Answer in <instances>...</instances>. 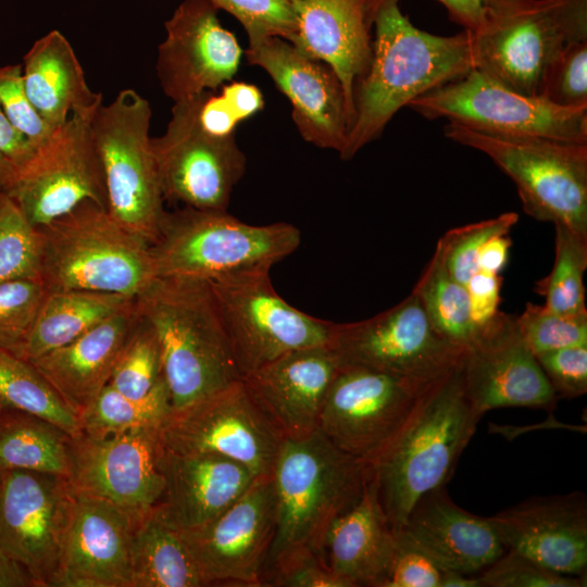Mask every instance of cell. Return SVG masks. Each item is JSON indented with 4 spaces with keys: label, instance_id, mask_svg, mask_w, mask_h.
I'll list each match as a JSON object with an SVG mask.
<instances>
[{
    "label": "cell",
    "instance_id": "1",
    "mask_svg": "<svg viewBox=\"0 0 587 587\" xmlns=\"http://www.w3.org/2000/svg\"><path fill=\"white\" fill-rule=\"evenodd\" d=\"M369 68L354 89L345 161L378 138L403 107L475 68L472 33L438 36L415 27L399 0H379Z\"/></svg>",
    "mask_w": 587,
    "mask_h": 587
},
{
    "label": "cell",
    "instance_id": "2",
    "mask_svg": "<svg viewBox=\"0 0 587 587\" xmlns=\"http://www.w3.org/2000/svg\"><path fill=\"white\" fill-rule=\"evenodd\" d=\"M271 476L276 523L261 586L266 576L299 560L314 557L326 562V534L360 498L367 464L339 450L316 429L284 439Z\"/></svg>",
    "mask_w": 587,
    "mask_h": 587
},
{
    "label": "cell",
    "instance_id": "3",
    "mask_svg": "<svg viewBox=\"0 0 587 587\" xmlns=\"http://www.w3.org/2000/svg\"><path fill=\"white\" fill-rule=\"evenodd\" d=\"M482 416L465 394L459 361L428 388L404 426L367 465L395 532L419 498L451 479Z\"/></svg>",
    "mask_w": 587,
    "mask_h": 587
},
{
    "label": "cell",
    "instance_id": "4",
    "mask_svg": "<svg viewBox=\"0 0 587 587\" xmlns=\"http://www.w3.org/2000/svg\"><path fill=\"white\" fill-rule=\"evenodd\" d=\"M135 302L158 335L172 409L241 378L209 282L155 277Z\"/></svg>",
    "mask_w": 587,
    "mask_h": 587
},
{
    "label": "cell",
    "instance_id": "5",
    "mask_svg": "<svg viewBox=\"0 0 587 587\" xmlns=\"http://www.w3.org/2000/svg\"><path fill=\"white\" fill-rule=\"evenodd\" d=\"M38 230L39 276L48 292L77 289L136 297L157 277L150 245L92 201Z\"/></svg>",
    "mask_w": 587,
    "mask_h": 587
},
{
    "label": "cell",
    "instance_id": "6",
    "mask_svg": "<svg viewBox=\"0 0 587 587\" xmlns=\"http://www.w3.org/2000/svg\"><path fill=\"white\" fill-rule=\"evenodd\" d=\"M301 232L292 224L245 223L227 211L182 207L166 211L150 246L157 277L213 282L255 267H272L292 254Z\"/></svg>",
    "mask_w": 587,
    "mask_h": 587
},
{
    "label": "cell",
    "instance_id": "7",
    "mask_svg": "<svg viewBox=\"0 0 587 587\" xmlns=\"http://www.w3.org/2000/svg\"><path fill=\"white\" fill-rule=\"evenodd\" d=\"M475 70L526 96L566 45L587 39V0H504L472 34Z\"/></svg>",
    "mask_w": 587,
    "mask_h": 587
},
{
    "label": "cell",
    "instance_id": "8",
    "mask_svg": "<svg viewBox=\"0 0 587 587\" xmlns=\"http://www.w3.org/2000/svg\"><path fill=\"white\" fill-rule=\"evenodd\" d=\"M444 134L488 155L515 184L526 214L587 237V143L495 136L454 122Z\"/></svg>",
    "mask_w": 587,
    "mask_h": 587
},
{
    "label": "cell",
    "instance_id": "9",
    "mask_svg": "<svg viewBox=\"0 0 587 587\" xmlns=\"http://www.w3.org/2000/svg\"><path fill=\"white\" fill-rule=\"evenodd\" d=\"M151 108L134 89H123L98 107L90 121L101 162L108 212L147 241L158 239L166 213L151 148Z\"/></svg>",
    "mask_w": 587,
    "mask_h": 587
},
{
    "label": "cell",
    "instance_id": "10",
    "mask_svg": "<svg viewBox=\"0 0 587 587\" xmlns=\"http://www.w3.org/2000/svg\"><path fill=\"white\" fill-rule=\"evenodd\" d=\"M263 266L209 282L241 377L295 350L327 346L334 322L290 305Z\"/></svg>",
    "mask_w": 587,
    "mask_h": 587
},
{
    "label": "cell",
    "instance_id": "11",
    "mask_svg": "<svg viewBox=\"0 0 587 587\" xmlns=\"http://www.w3.org/2000/svg\"><path fill=\"white\" fill-rule=\"evenodd\" d=\"M408 107L425 118H447L489 135L587 143V108L565 109L522 95L475 68Z\"/></svg>",
    "mask_w": 587,
    "mask_h": 587
},
{
    "label": "cell",
    "instance_id": "12",
    "mask_svg": "<svg viewBox=\"0 0 587 587\" xmlns=\"http://www.w3.org/2000/svg\"><path fill=\"white\" fill-rule=\"evenodd\" d=\"M92 115L71 114L25 160L12 162L1 190L34 226H43L85 201L108 210L102 166L90 128Z\"/></svg>",
    "mask_w": 587,
    "mask_h": 587
},
{
    "label": "cell",
    "instance_id": "13",
    "mask_svg": "<svg viewBox=\"0 0 587 587\" xmlns=\"http://www.w3.org/2000/svg\"><path fill=\"white\" fill-rule=\"evenodd\" d=\"M327 346L339 367H362L422 384L440 379L463 353L434 329L413 290L373 317L334 323Z\"/></svg>",
    "mask_w": 587,
    "mask_h": 587
},
{
    "label": "cell",
    "instance_id": "14",
    "mask_svg": "<svg viewBox=\"0 0 587 587\" xmlns=\"http://www.w3.org/2000/svg\"><path fill=\"white\" fill-rule=\"evenodd\" d=\"M203 92L177 102L164 134L151 138L165 202L198 210L227 211L246 170L235 135L217 137L199 121Z\"/></svg>",
    "mask_w": 587,
    "mask_h": 587
},
{
    "label": "cell",
    "instance_id": "15",
    "mask_svg": "<svg viewBox=\"0 0 587 587\" xmlns=\"http://www.w3.org/2000/svg\"><path fill=\"white\" fill-rule=\"evenodd\" d=\"M162 446L175 452L229 458L257 477L272 475L284 437L266 419L242 379L171 411L159 425Z\"/></svg>",
    "mask_w": 587,
    "mask_h": 587
},
{
    "label": "cell",
    "instance_id": "16",
    "mask_svg": "<svg viewBox=\"0 0 587 587\" xmlns=\"http://www.w3.org/2000/svg\"><path fill=\"white\" fill-rule=\"evenodd\" d=\"M433 384L362 367H339L317 429L339 450L369 465L404 426Z\"/></svg>",
    "mask_w": 587,
    "mask_h": 587
},
{
    "label": "cell",
    "instance_id": "17",
    "mask_svg": "<svg viewBox=\"0 0 587 587\" xmlns=\"http://www.w3.org/2000/svg\"><path fill=\"white\" fill-rule=\"evenodd\" d=\"M76 495L67 477L30 470L0 472V552L37 587H52Z\"/></svg>",
    "mask_w": 587,
    "mask_h": 587
},
{
    "label": "cell",
    "instance_id": "18",
    "mask_svg": "<svg viewBox=\"0 0 587 587\" xmlns=\"http://www.w3.org/2000/svg\"><path fill=\"white\" fill-rule=\"evenodd\" d=\"M275 523L272 476H258L220 515L180 533L204 586L260 587Z\"/></svg>",
    "mask_w": 587,
    "mask_h": 587
},
{
    "label": "cell",
    "instance_id": "19",
    "mask_svg": "<svg viewBox=\"0 0 587 587\" xmlns=\"http://www.w3.org/2000/svg\"><path fill=\"white\" fill-rule=\"evenodd\" d=\"M158 427L102 439L73 436L67 479L75 494L104 500L141 517L161 500L164 478Z\"/></svg>",
    "mask_w": 587,
    "mask_h": 587
},
{
    "label": "cell",
    "instance_id": "20",
    "mask_svg": "<svg viewBox=\"0 0 587 587\" xmlns=\"http://www.w3.org/2000/svg\"><path fill=\"white\" fill-rule=\"evenodd\" d=\"M460 366L465 394L482 415L510 407L549 412L557 408L559 399L523 338L516 315L498 311L482 325Z\"/></svg>",
    "mask_w": 587,
    "mask_h": 587
},
{
    "label": "cell",
    "instance_id": "21",
    "mask_svg": "<svg viewBox=\"0 0 587 587\" xmlns=\"http://www.w3.org/2000/svg\"><path fill=\"white\" fill-rule=\"evenodd\" d=\"M245 55L250 64L263 68L287 97L302 138L340 154L352 120L335 72L276 36L249 41Z\"/></svg>",
    "mask_w": 587,
    "mask_h": 587
},
{
    "label": "cell",
    "instance_id": "22",
    "mask_svg": "<svg viewBox=\"0 0 587 587\" xmlns=\"http://www.w3.org/2000/svg\"><path fill=\"white\" fill-rule=\"evenodd\" d=\"M216 11L210 0H184L165 22L157 75L174 102L215 91L232 82L239 68L243 51Z\"/></svg>",
    "mask_w": 587,
    "mask_h": 587
},
{
    "label": "cell",
    "instance_id": "23",
    "mask_svg": "<svg viewBox=\"0 0 587 587\" xmlns=\"http://www.w3.org/2000/svg\"><path fill=\"white\" fill-rule=\"evenodd\" d=\"M507 550L564 575H586L587 497H532L489 516Z\"/></svg>",
    "mask_w": 587,
    "mask_h": 587
},
{
    "label": "cell",
    "instance_id": "24",
    "mask_svg": "<svg viewBox=\"0 0 587 587\" xmlns=\"http://www.w3.org/2000/svg\"><path fill=\"white\" fill-rule=\"evenodd\" d=\"M339 370L328 346L288 352L241 379L266 419L286 438L317 429L328 389Z\"/></svg>",
    "mask_w": 587,
    "mask_h": 587
},
{
    "label": "cell",
    "instance_id": "25",
    "mask_svg": "<svg viewBox=\"0 0 587 587\" xmlns=\"http://www.w3.org/2000/svg\"><path fill=\"white\" fill-rule=\"evenodd\" d=\"M75 495L52 587H132L133 519L104 500Z\"/></svg>",
    "mask_w": 587,
    "mask_h": 587
},
{
    "label": "cell",
    "instance_id": "26",
    "mask_svg": "<svg viewBox=\"0 0 587 587\" xmlns=\"http://www.w3.org/2000/svg\"><path fill=\"white\" fill-rule=\"evenodd\" d=\"M378 2L294 0L296 30L289 42L335 72L344 88L352 122L354 89L371 62L370 32Z\"/></svg>",
    "mask_w": 587,
    "mask_h": 587
},
{
    "label": "cell",
    "instance_id": "27",
    "mask_svg": "<svg viewBox=\"0 0 587 587\" xmlns=\"http://www.w3.org/2000/svg\"><path fill=\"white\" fill-rule=\"evenodd\" d=\"M399 530L441 567L465 575L479 574L507 550L489 517L457 505L446 486L419 498Z\"/></svg>",
    "mask_w": 587,
    "mask_h": 587
},
{
    "label": "cell",
    "instance_id": "28",
    "mask_svg": "<svg viewBox=\"0 0 587 587\" xmlns=\"http://www.w3.org/2000/svg\"><path fill=\"white\" fill-rule=\"evenodd\" d=\"M160 465L164 489L158 505L179 529L200 526L220 515L257 477L224 455L175 452L163 446Z\"/></svg>",
    "mask_w": 587,
    "mask_h": 587
},
{
    "label": "cell",
    "instance_id": "29",
    "mask_svg": "<svg viewBox=\"0 0 587 587\" xmlns=\"http://www.w3.org/2000/svg\"><path fill=\"white\" fill-rule=\"evenodd\" d=\"M137 316L134 300L71 342L29 360L77 416L109 384Z\"/></svg>",
    "mask_w": 587,
    "mask_h": 587
},
{
    "label": "cell",
    "instance_id": "30",
    "mask_svg": "<svg viewBox=\"0 0 587 587\" xmlns=\"http://www.w3.org/2000/svg\"><path fill=\"white\" fill-rule=\"evenodd\" d=\"M395 536L367 469L360 498L333 522L326 534V563L349 587H384Z\"/></svg>",
    "mask_w": 587,
    "mask_h": 587
},
{
    "label": "cell",
    "instance_id": "31",
    "mask_svg": "<svg viewBox=\"0 0 587 587\" xmlns=\"http://www.w3.org/2000/svg\"><path fill=\"white\" fill-rule=\"evenodd\" d=\"M22 72L30 102L51 129L71 114L95 113L102 103V95L89 88L73 47L57 29L34 42Z\"/></svg>",
    "mask_w": 587,
    "mask_h": 587
},
{
    "label": "cell",
    "instance_id": "32",
    "mask_svg": "<svg viewBox=\"0 0 587 587\" xmlns=\"http://www.w3.org/2000/svg\"><path fill=\"white\" fill-rule=\"evenodd\" d=\"M135 298L77 289L48 292L16 354L33 360L60 348L126 308Z\"/></svg>",
    "mask_w": 587,
    "mask_h": 587
},
{
    "label": "cell",
    "instance_id": "33",
    "mask_svg": "<svg viewBox=\"0 0 587 587\" xmlns=\"http://www.w3.org/2000/svg\"><path fill=\"white\" fill-rule=\"evenodd\" d=\"M132 587L204 586L176 527L157 504L134 521Z\"/></svg>",
    "mask_w": 587,
    "mask_h": 587
},
{
    "label": "cell",
    "instance_id": "34",
    "mask_svg": "<svg viewBox=\"0 0 587 587\" xmlns=\"http://www.w3.org/2000/svg\"><path fill=\"white\" fill-rule=\"evenodd\" d=\"M73 436L36 414L0 410V472L30 470L67 477Z\"/></svg>",
    "mask_w": 587,
    "mask_h": 587
},
{
    "label": "cell",
    "instance_id": "35",
    "mask_svg": "<svg viewBox=\"0 0 587 587\" xmlns=\"http://www.w3.org/2000/svg\"><path fill=\"white\" fill-rule=\"evenodd\" d=\"M413 291L442 338L462 351L475 341L479 327L472 319L467 289L450 276L436 249Z\"/></svg>",
    "mask_w": 587,
    "mask_h": 587
},
{
    "label": "cell",
    "instance_id": "36",
    "mask_svg": "<svg viewBox=\"0 0 587 587\" xmlns=\"http://www.w3.org/2000/svg\"><path fill=\"white\" fill-rule=\"evenodd\" d=\"M166 383L142 399L129 398L109 384L79 413V434L102 439L145 427H158L171 411Z\"/></svg>",
    "mask_w": 587,
    "mask_h": 587
},
{
    "label": "cell",
    "instance_id": "37",
    "mask_svg": "<svg viewBox=\"0 0 587 587\" xmlns=\"http://www.w3.org/2000/svg\"><path fill=\"white\" fill-rule=\"evenodd\" d=\"M0 403L36 414L71 436L79 434V420L27 359L0 346Z\"/></svg>",
    "mask_w": 587,
    "mask_h": 587
},
{
    "label": "cell",
    "instance_id": "38",
    "mask_svg": "<svg viewBox=\"0 0 587 587\" xmlns=\"http://www.w3.org/2000/svg\"><path fill=\"white\" fill-rule=\"evenodd\" d=\"M554 262L551 272L536 283L545 307L560 314L586 312L584 273L587 268V237L554 224Z\"/></svg>",
    "mask_w": 587,
    "mask_h": 587
},
{
    "label": "cell",
    "instance_id": "39",
    "mask_svg": "<svg viewBox=\"0 0 587 587\" xmlns=\"http://www.w3.org/2000/svg\"><path fill=\"white\" fill-rule=\"evenodd\" d=\"M164 382L158 335L150 322L138 313L109 385L129 398L142 399Z\"/></svg>",
    "mask_w": 587,
    "mask_h": 587
},
{
    "label": "cell",
    "instance_id": "40",
    "mask_svg": "<svg viewBox=\"0 0 587 587\" xmlns=\"http://www.w3.org/2000/svg\"><path fill=\"white\" fill-rule=\"evenodd\" d=\"M40 234L16 202L0 189V283L40 278Z\"/></svg>",
    "mask_w": 587,
    "mask_h": 587
},
{
    "label": "cell",
    "instance_id": "41",
    "mask_svg": "<svg viewBox=\"0 0 587 587\" xmlns=\"http://www.w3.org/2000/svg\"><path fill=\"white\" fill-rule=\"evenodd\" d=\"M517 221V213L507 212L494 218L452 228L442 235L436 250L450 276L466 286L479 271L478 253L483 245L492 237L509 235Z\"/></svg>",
    "mask_w": 587,
    "mask_h": 587
},
{
    "label": "cell",
    "instance_id": "42",
    "mask_svg": "<svg viewBox=\"0 0 587 587\" xmlns=\"http://www.w3.org/2000/svg\"><path fill=\"white\" fill-rule=\"evenodd\" d=\"M519 329L535 355L566 347L587 345V311L560 314L527 302L516 316Z\"/></svg>",
    "mask_w": 587,
    "mask_h": 587
},
{
    "label": "cell",
    "instance_id": "43",
    "mask_svg": "<svg viewBox=\"0 0 587 587\" xmlns=\"http://www.w3.org/2000/svg\"><path fill=\"white\" fill-rule=\"evenodd\" d=\"M48 291L40 278L0 283V346L16 353L29 334Z\"/></svg>",
    "mask_w": 587,
    "mask_h": 587
},
{
    "label": "cell",
    "instance_id": "44",
    "mask_svg": "<svg viewBox=\"0 0 587 587\" xmlns=\"http://www.w3.org/2000/svg\"><path fill=\"white\" fill-rule=\"evenodd\" d=\"M540 97L565 109L587 108V39L564 47L545 76Z\"/></svg>",
    "mask_w": 587,
    "mask_h": 587
},
{
    "label": "cell",
    "instance_id": "45",
    "mask_svg": "<svg viewBox=\"0 0 587 587\" xmlns=\"http://www.w3.org/2000/svg\"><path fill=\"white\" fill-rule=\"evenodd\" d=\"M587 575H564L513 550L477 574L480 587H585Z\"/></svg>",
    "mask_w": 587,
    "mask_h": 587
},
{
    "label": "cell",
    "instance_id": "46",
    "mask_svg": "<svg viewBox=\"0 0 587 587\" xmlns=\"http://www.w3.org/2000/svg\"><path fill=\"white\" fill-rule=\"evenodd\" d=\"M235 16L248 40L276 36L290 40L296 30L294 0H210Z\"/></svg>",
    "mask_w": 587,
    "mask_h": 587
},
{
    "label": "cell",
    "instance_id": "47",
    "mask_svg": "<svg viewBox=\"0 0 587 587\" xmlns=\"http://www.w3.org/2000/svg\"><path fill=\"white\" fill-rule=\"evenodd\" d=\"M0 108L13 127L34 147L42 143L54 130L30 102L20 64L0 66Z\"/></svg>",
    "mask_w": 587,
    "mask_h": 587
},
{
    "label": "cell",
    "instance_id": "48",
    "mask_svg": "<svg viewBox=\"0 0 587 587\" xmlns=\"http://www.w3.org/2000/svg\"><path fill=\"white\" fill-rule=\"evenodd\" d=\"M447 570L397 530L384 587H442Z\"/></svg>",
    "mask_w": 587,
    "mask_h": 587
},
{
    "label": "cell",
    "instance_id": "49",
    "mask_svg": "<svg viewBox=\"0 0 587 587\" xmlns=\"http://www.w3.org/2000/svg\"><path fill=\"white\" fill-rule=\"evenodd\" d=\"M536 358L558 399L587 392V345L546 351Z\"/></svg>",
    "mask_w": 587,
    "mask_h": 587
},
{
    "label": "cell",
    "instance_id": "50",
    "mask_svg": "<svg viewBox=\"0 0 587 587\" xmlns=\"http://www.w3.org/2000/svg\"><path fill=\"white\" fill-rule=\"evenodd\" d=\"M262 586L277 587H349L320 558H305L266 576Z\"/></svg>",
    "mask_w": 587,
    "mask_h": 587
},
{
    "label": "cell",
    "instance_id": "51",
    "mask_svg": "<svg viewBox=\"0 0 587 587\" xmlns=\"http://www.w3.org/2000/svg\"><path fill=\"white\" fill-rule=\"evenodd\" d=\"M501 283L499 274L478 271L466 284L472 319L478 327L498 313Z\"/></svg>",
    "mask_w": 587,
    "mask_h": 587
},
{
    "label": "cell",
    "instance_id": "52",
    "mask_svg": "<svg viewBox=\"0 0 587 587\" xmlns=\"http://www.w3.org/2000/svg\"><path fill=\"white\" fill-rule=\"evenodd\" d=\"M448 11L450 18L472 34L478 32L489 14L504 0H437Z\"/></svg>",
    "mask_w": 587,
    "mask_h": 587
},
{
    "label": "cell",
    "instance_id": "53",
    "mask_svg": "<svg viewBox=\"0 0 587 587\" xmlns=\"http://www.w3.org/2000/svg\"><path fill=\"white\" fill-rule=\"evenodd\" d=\"M222 93L242 121L251 117L264 105L260 89L243 82H229L223 87Z\"/></svg>",
    "mask_w": 587,
    "mask_h": 587
},
{
    "label": "cell",
    "instance_id": "54",
    "mask_svg": "<svg viewBox=\"0 0 587 587\" xmlns=\"http://www.w3.org/2000/svg\"><path fill=\"white\" fill-rule=\"evenodd\" d=\"M34 146L13 127L0 108V152L13 163L25 160L34 150Z\"/></svg>",
    "mask_w": 587,
    "mask_h": 587
},
{
    "label": "cell",
    "instance_id": "55",
    "mask_svg": "<svg viewBox=\"0 0 587 587\" xmlns=\"http://www.w3.org/2000/svg\"><path fill=\"white\" fill-rule=\"evenodd\" d=\"M511 243L509 235L496 236L486 241L478 253L479 271L499 274L507 265Z\"/></svg>",
    "mask_w": 587,
    "mask_h": 587
},
{
    "label": "cell",
    "instance_id": "56",
    "mask_svg": "<svg viewBox=\"0 0 587 587\" xmlns=\"http://www.w3.org/2000/svg\"><path fill=\"white\" fill-rule=\"evenodd\" d=\"M0 587H37L30 575L0 552Z\"/></svg>",
    "mask_w": 587,
    "mask_h": 587
},
{
    "label": "cell",
    "instance_id": "57",
    "mask_svg": "<svg viewBox=\"0 0 587 587\" xmlns=\"http://www.w3.org/2000/svg\"><path fill=\"white\" fill-rule=\"evenodd\" d=\"M12 161L0 152V189L11 168Z\"/></svg>",
    "mask_w": 587,
    "mask_h": 587
},
{
    "label": "cell",
    "instance_id": "58",
    "mask_svg": "<svg viewBox=\"0 0 587 587\" xmlns=\"http://www.w3.org/2000/svg\"><path fill=\"white\" fill-rule=\"evenodd\" d=\"M3 408V405L0 403V410Z\"/></svg>",
    "mask_w": 587,
    "mask_h": 587
}]
</instances>
